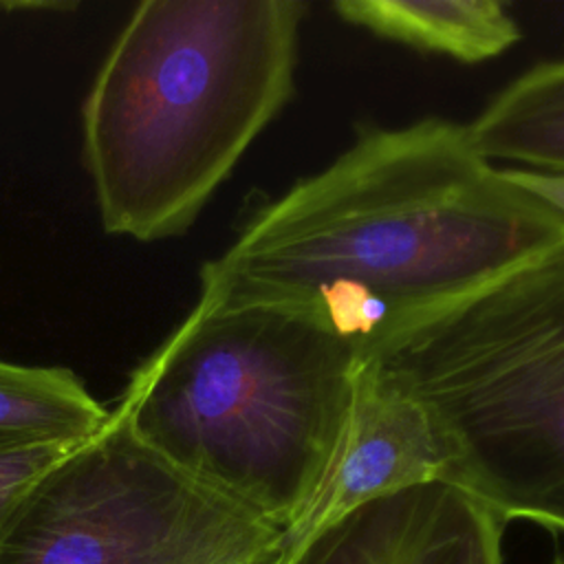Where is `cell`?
<instances>
[{"instance_id": "52a82bcc", "label": "cell", "mask_w": 564, "mask_h": 564, "mask_svg": "<svg viewBox=\"0 0 564 564\" xmlns=\"http://www.w3.org/2000/svg\"><path fill=\"white\" fill-rule=\"evenodd\" d=\"M443 449L423 410L361 364L337 449L300 516L282 531L280 564L352 509L421 482L443 480Z\"/></svg>"}, {"instance_id": "4fadbf2b", "label": "cell", "mask_w": 564, "mask_h": 564, "mask_svg": "<svg viewBox=\"0 0 564 564\" xmlns=\"http://www.w3.org/2000/svg\"><path fill=\"white\" fill-rule=\"evenodd\" d=\"M240 564H280V546L273 549V551H267L253 560H247V562H240Z\"/></svg>"}, {"instance_id": "277c9868", "label": "cell", "mask_w": 564, "mask_h": 564, "mask_svg": "<svg viewBox=\"0 0 564 564\" xmlns=\"http://www.w3.org/2000/svg\"><path fill=\"white\" fill-rule=\"evenodd\" d=\"M427 416L443 480L564 531V245L361 352Z\"/></svg>"}, {"instance_id": "3957f363", "label": "cell", "mask_w": 564, "mask_h": 564, "mask_svg": "<svg viewBox=\"0 0 564 564\" xmlns=\"http://www.w3.org/2000/svg\"><path fill=\"white\" fill-rule=\"evenodd\" d=\"M361 350L297 311L192 313L112 410L148 447L282 531L346 427Z\"/></svg>"}, {"instance_id": "7c38bea8", "label": "cell", "mask_w": 564, "mask_h": 564, "mask_svg": "<svg viewBox=\"0 0 564 564\" xmlns=\"http://www.w3.org/2000/svg\"><path fill=\"white\" fill-rule=\"evenodd\" d=\"M502 176L511 185L555 212L560 218H564V172L505 167Z\"/></svg>"}, {"instance_id": "8992f818", "label": "cell", "mask_w": 564, "mask_h": 564, "mask_svg": "<svg viewBox=\"0 0 564 564\" xmlns=\"http://www.w3.org/2000/svg\"><path fill=\"white\" fill-rule=\"evenodd\" d=\"M505 520L447 480L375 498L311 535L284 564H505Z\"/></svg>"}, {"instance_id": "30bf717a", "label": "cell", "mask_w": 564, "mask_h": 564, "mask_svg": "<svg viewBox=\"0 0 564 564\" xmlns=\"http://www.w3.org/2000/svg\"><path fill=\"white\" fill-rule=\"evenodd\" d=\"M108 421L110 410L70 368L0 359V454L44 443H82Z\"/></svg>"}, {"instance_id": "7a4b0ae2", "label": "cell", "mask_w": 564, "mask_h": 564, "mask_svg": "<svg viewBox=\"0 0 564 564\" xmlns=\"http://www.w3.org/2000/svg\"><path fill=\"white\" fill-rule=\"evenodd\" d=\"M297 0H145L82 106L101 227L185 234L293 95Z\"/></svg>"}, {"instance_id": "5b68a950", "label": "cell", "mask_w": 564, "mask_h": 564, "mask_svg": "<svg viewBox=\"0 0 564 564\" xmlns=\"http://www.w3.org/2000/svg\"><path fill=\"white\" fill-rule=\"evenodd\" d=\"M282 529L185 474L110 421L20 505L0 564H240Z\"/></svg>"}, {"instance_id": "ba28073f", "label": "cell", "mask_w": 564, "mask_h": 564, "mask_svg": "<svg viewBox=\"0 0 564 564\" xmlns=\"http://www.w3.org/2000/svg\"><path fill=\"white\" fill-rule=\"evenodd\" d=\"M333 9L348 24L458 62L496 57L520 40L513 15L496 0H339Z\"/></svg>"}, {"instance_id": "9c48e42d", "label": "cell", "mask_w": 564, "mask_h": 564, "mask_svg": "<svg viewBox=\"0 0 564 564\" xmlns=\"http://www.w3.org/2000/svg\"><path fill=\"white\" fill-rule=\"evenodd\" d=\"M482 159L564 172V59L533 66L467 126Z\"/></svg>"}, {"instance_id": "5bb4252c", "label": "cell", "mask_w": 564, "mask_h": 564, "mask_svg": "<svg viewBox=\"0 0 564 564\" xmlns=\"http://www.w3.org/2000/svg\"><path fill=\"white\" fill-rule=\"evenodd\" d=\"M553 564H564V553H562V555H557V557L553 560Z\"/></svg>"}, {"instance_id": "8fae6325", "label": "cell", "mask_w": 564, "mask_h": 564, "mask_svg": "<svg viewBox=\"0 0 564 564\" xmlns=\"http://www.w3.org/2000/svg\"><path fill=\"white\" fill-rule=\"evenodd\" d=\"M82 443H44L0 454V540L35 485Z\"/></svg>"}, {"instance_id": "6da1fadb", "label": "cell", "mask_w": 564, "mask_h": 564, "mask_svg": "<svg viewBox=\"0 0 564 564\" xmlns=\"http://www.w3.org/2000/svg\"><path fill=\"white\" fill-rule=\"evenodd\" d=\"M564 245V218L511 185L467 126L427 117L357 137L258 207L200 269L196 308L297 311L361 352Z\"/></svg>"}]
</instances>
